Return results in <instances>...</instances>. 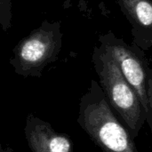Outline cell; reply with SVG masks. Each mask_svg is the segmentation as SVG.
Returning <instances> with one entry per match:
<instances>
[{
    "instance_id": "obj_1",
    "label": "cell",
    "mask_w": 152,
    "mask_h": 152,
    "mask_svg": "<svg viewBox=\"0 0 152 152\" xmlns=\"http://www.w3.org/2000/svg\"><path fill=\"white\" fill-rule=\"evenodd\" d=\"M77 121L102 152H139L134 139L119 122L100 84L94 79L80 98Z\"/></svg>"
},
{
    "instance_id": "obj_2",
    "label": "cell",
    "mask_w": 152,
    "mask_h": 152,
    "mask_svg": "<svg viewBox=\"0 0 152 152\" xmlns=\"http://www.w3.org/2000/svg\"><path fill=\"white\" fill-rule=\"evenodd\" d=\"M93 62L99 77V84L110 105L122 118L135 140L146 122L145 114L137 95L116 62L101 45L94 48Z\"/></svg>"
},
{
    "instance_id": "obj_3",
    "label": "cell",
    "mask_w": 152,
    "mask_h": 152,
    "mask_svg": "<svg viewBox=\"0 0 152 152\" xmlns=\"http://www.w3.org/2000/svg\"><path fill=\"white\" fill-rule=\"evenodd\" d=\"M62 37L59 21L44 20L13 49L10 64L14 72L23 77H40L45 67L57 60Z\"/></svg>"
},
{
    "instance_id": "obj_4",
    "label": "cell",
    "mask_w": 152,
    "mask_h": 152,
    "mask_svg": "<svg viewBox=\"0 0 152 152\" xmlns=\"http://www.w3.org/2000/svg\"><path fill=\"white\" fill-rule=\"evenodd\" d=\"M99 41L137 95L152 133V69L144 54L138 46L132 47L111 32L101 36Z\"/></svg>"
},
{
    "instance_id": "obj_5",
    "label": "cell",
    "mask_w": 152,
    "mask_h": 152,
    "mask_svg": "<svg viewBox=\"0 0 152 152\" xmlns=\"http://www.w3.org/2000/svg\"><path fill=\"white\" fill-rule=\"evenodd\" d=\"M24 134L31 152H74L69 134L56 131L50 123L33 114L26 117Z\"/></svg>"
},
{
    "instance_id": "obj_6",
    "label": "cell",
    "mask_w": 152,
    "mask_h": 152,
    "mask_svg": "<svg viewBox=\"0 0 152 152\" xmlns=\"http://www.w3.org/2000/svg\"><path fill=\"white\" fill-rule=\"evenodd\" d=\"M129 20L134 44L140 49L152 46V0H115Z\"/></svg>"
},
{
    "instance_id": "obj_7",
    "label": "cell",
    "mask_w": 152,
    "mask_h": 152,
    "mask_svg": "<svg viewBox=\"0 0 152 152\" xmlns=\"http://www.w3.org/2000/svg\"><path fill=\"white\" fill-rule=\"evenodd\" d=\"M12 0H0V26L7 32L12 26Z\"/></svg>"
},
{
    "instance_id": "obj_8",
    "label": "cell",
    "mask_w": 152,
    "mask_h": 152,
    "mask_svg": "<svg viewBox=\"0 0 152 152\" xmlns=\"http://www.w3.org/2000/svg\"><path fill=\"white\" fill-rule=\"evenodd\" d=\"M0 152H13V150L9 146L3 147V145L0 143Z\"/></svg>"
}]
</instances>
